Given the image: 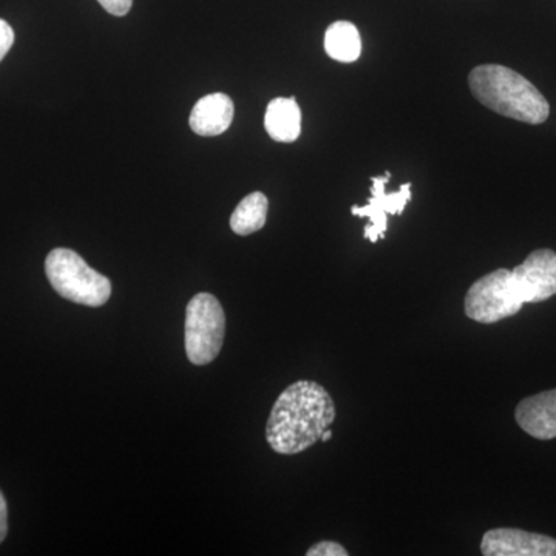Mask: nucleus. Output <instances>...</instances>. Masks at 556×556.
Masks as SVG:
<instances>
[{
    "label": "nucleus",
    "instance_id": "1",
    "mask_svg": "<svg viewBox=\"0 0 556 556\" xmlns=\"http://www.w3.org/2000/svg\"><path fill=\"white\" fill-rule=\"evenodd\" d=\"M331 394L314 380H299L278 396L266 424V441L278 455H299L334 424Z\"/></svg>",
    "mask_w": 556,
    "mask_h": 556
},
{
    "label": "nucleus",
    "instance_id": "2",
    "mask_svg": "<svg viewBox=\"0 0 556 556\" xmlns=\"http://www.w3.org/2000/svg\"><path fill=\"white\" fill-rule=\"evenodd\" d=\"M471 93L486 109L526 124L546 123L551 105L525 76L504 65L485 64L468 76Z\"/></svg>",
    "mask_w": 556,
    "mask_h": 556
},
{
    "label": "nucleus",
    "instance_id": "3",
    "mask_svg": "<svg viewBox=\"0 0 556 556\" xmlns=\"http://www.w3.org/2000/svg\"><path fill=\"white\" fill-rule=\"evenodd\" d=\"M46 273L54 291L78 305L98 308L112 295L109 278L91 269L72 249H53L46 260Z\"/></svg>",
    "mask_w": 556,
    "mask_h": 556
},
{
    "label": "nucleus",
    "instance_id": "4",
    "mask_svg": "<svg viewBox=\"0 0 556 556\" xmlns=\"http://www.w3.org/2000/svg\"><path fill=\"white\" fill-rule=\"evenodd\" d=\"M226 334L222 303L208 292H200L186 309V353L193 365H207L217 358Z\"/></svg>",
    "mask_w": 556,
    "mask_h": 556
},
{
    "label": "nucleus",
    "instance_id": "5",
    "mask_svg": "<svg viewBox=\"0 0 556 556\" xmlns=\"http://www.w3.org/2000/svg\"><path fill=\"white\" fill-rule=\"evenodd\" d=\"M522 302L511 270L496 269L478 278L467 291L466 316L478 324L493 325L521 311Z\"/></svg>",
    "mask_w": 556,
    "mask_h": 556
},
{
    "label": "nucleus",
    "instance_id": "6",
    "mask_svg": "<svg viewBox=\"0 0 556 556\" xmlns=\"http://www.w3.org/2000/svg\"><path fill=\"white\" fill-rule=\"evenodd\" d=\"M391 174L386 177H372L371 199L367 206L351 207V214L358 218H368L369 225L365 226V239L376 243L380 237H386L388 228L387 215H402L405 206L412 200V185H402L401 190L387 193L386 186L390 181Z\"/></svg>",
    "mask_w": 556,
    "mask_h": 556
},
{
    "label": "nucleus",
    "instance_id": "7",
    "mask_svg": "<svg viewBox=\"0 0 556 556\" xmlns=\"http://www.w3.org/2000/svg\"><path fill=\"white\" fill-rule=\"evenodd\" d=\"M525 303H540L556 295V254L551 249L533 251L511 270Z\"/></svg>",
    "mask_w": 556,
    "mask_h": 556
},
{
    "label": "nucleus",
    "instance_id": "8",
    "mask_svg": "<svg viewBox=\"0 0 556 556\" xmlns=\"http://www.w3.org/2000/svg\"><path fill=\"white\" fill-rule=\"evenodd\" d=\"M481 552L485 556H556V540L541 533L501 527L484 533Z\"/></svg>",
    "mask_w": 556,
    "mask_h": 556
},
{
    "label": "nucleus",
    "instance_id": "9",
    "mask_svg": "<svg viewBox=\"0 0 556 556\" xmlns=\"http://www.w3.org/2000/svg\"><path fill=\"white\" fill-rule=\"evenodd\" d=\"M515 419L522 431L540 441L556 438V388L522 399Z\"/></svg>",
    "mask_w": 556,
    "mask_h": 556
},
{
    "label": "nucleus",
    "instance_id": "10",
    "mask_svg": "<svg viewBox=\"0 0 556 556\" xmlns=\"http://www.w3.org/2000/svg\"><path fill=\"white\" fill-rule=\"evenodd\" d=\"M233 102L228 94L212 93L201 98L190 113V129L200 137H218L233 121Z\"/></svg>",
    "mask_w": 556,
    "mask_h": 556
},
{
    "label": "nucleus",
    "instance_id": "11",
    "mask_svg": "<svg viewBox=\"0 0 556 556\" xmlns=\"http://www.w3.org/2000/svg\"><path fill=\"white\" fill-rule=\"evenodd\" d=\"M266 131L274 141L294 142L302 131V112L295 98H276L265 115Z\"/></svg>",
    "mask_w": 556,
    "mask_h": 556
},
{
    "label": "nucleus",
    "instance_id": "12",
    "mask_svg": "<svg viewBox=\"0 0 556 556\" xmlns=\"http://www.w3.org/2000/svg\"><path fill=\"white\" fill-rule=\"evenodd\" d=\"M325 51L329 58L343 64L357 61L362 53V40L356 25L346 21L329 25L325 33Z\"/></svg>",
    "mask_w": 556,
    "mask_h": 556
},
{
    "label": "nucleus",
    "instance_id": "13",
    "mask_svg": "<svg viewBox=\"0 0 556 556\" xmlns=\"http://www.w3.org/2000/svg\"><path fill=\"white\" fill-rule=\"evenodd\" d=\"M268 199L265 193L252 192L247 199L241 200L239 206L230 217V229L237 236L247 237L265 228L268 218Z\"/></svg>",
    "mask_w": 556,
    "mask_h": 556
},
{
    "label": "nucleus",
    "instance_id": "14",
    "mask_svg": "<svg viewBox=\"0 0 556 556\" xmlns=\"http://www.w3.org/2000/svg\"><path fill=\"white\" fill-rule=\"evenodd\" d=\"M308 556H348V551L336 541H320L306 552Z\"/></svg>",
    "mask_w": 556,
    "mask_h": 556
},
{
    "label": "nucleus",
    "instance_id": "15",
    "mask_svg": "<svg viewBox=\"0 0 556 556\" xmlns=\"http://www.w3.org/2000/svg\"><path fill=\"white\" fill-rule=\"evenodd\" d=\"M14 43V31L9 22L0 20V62L7 56Z\"/></svg>",
    "mask_w": 556,
    "mask_h": 556
},
{
    "label": "nucleus",
    "instance_id": "16",
    "mask_svg": "<svg viewBox=\"0 0 556 556\" xmlns=\"http://www.w3.org/2000/svg\"><path fill=\"white\" fill-rule=\"evenodd\" d=\"M98 2L101 3L102 9L108 11V13L121 17L129 13L134 0H98Z\"/></svg>",
    "mask_w": 556,
    "mask_h": 556
},
{
    "label": "nucleus",
    "instance_id": "17",
    "mask_svg": "<svg viewBox=\"0 0 556 556\" xmlns=\"http://www.w3.org/2000/svg\"><path fill=\"white\" fill-rule=\"evenodd\" d=\"M7 532H9V508H7L5 496L0 492V543L5 540Z\"/></svg>",
    "mask_w": 556,
    "mask_h": 556
},
{
    "label": "nucleus",
    "instance_id": "18",
    "mask_svg": "<svg viewBox=\"0 0 556 556\" xmlns=\"http://www.w3.org/2000/svg\"><path fill=\"white\" fill-rule=\"evenodd\" d=\"M331 437H332L331 428H328V430H325V431H324V434H321V439H320V441H321V442H328V441H329V439H331Z\"/></svg>",
    "mask_w": 556,
    "mask_h": 556
}]
</instances>
